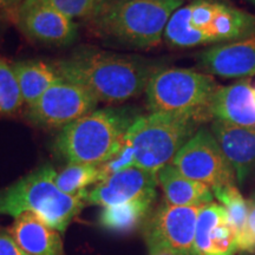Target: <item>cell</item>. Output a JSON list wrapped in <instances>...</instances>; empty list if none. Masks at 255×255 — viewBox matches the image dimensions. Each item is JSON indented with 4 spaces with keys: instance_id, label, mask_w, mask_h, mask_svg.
Listing matches in <instances>:
<instances>
[{
    "instance_id": "cb8c5ba5",
    "label": "cell",
    "mask_w": 255,
    "mask_h": 255,
    "mask_svg": "<svg viewBox=\"0 0 255 255\" xmlns=\"http://www.w3.org/2000/svg\"><path fill=\"white\" fill-rule=\"evenodd\" d=\"M103 0H24L19 6L43 5L55 8L66 17L87 19L95 13ZM18 6V7H19Z\"/></svg>"
},
{
    "instance_id": "ffe728a7",
    "label": "cell",
    "mask_w": 255,
    "mask_h": 255,
    "mask_svg": "<svg viewBox=\"0 0 255 255\" xmlns=\"http://www.w3.org/2000/svg\"><path fill=\"white\" fill-rule=\"evenodd\" d=\"M155 199L156 196H146L120 206L105 207L100 214L101 226L117 233L131 232L146 219Z\"/></svg>"
},
{
    "instance_id": "6da1fadb",
    "label": "cell",
    "mask_w": 255,
    "mask_h": 255,
    "mask_svg": "<svg viewBox=\"0 0 255 255\" xmlns=\"http://www.w3.org/2000/svg\"><path fill=\"white\" fill-rule=\"evenodd\" d=\"M59 78L87 89L98 102L122 103L145 91L156 70L146 60L95 49H79L52 64Z\"/></svg>"
},
{
    "instance_id": "9c48e42d",
    "label": "cell",
    "mask_w": 255,
    "mask_h": 255,
    "mask_svg": "<svg viewBox=\"0 0 255 255\" xmlns=\"http://www.w3.org/2000/svg\"><path fill=\"white\" fill-rule=\"evenodd\" d=\"M98 100L87 89L60 78L28 107L27 119L44 128H65L94 113Z\"/></svg>"
},
{
    "instance_id": "ac0fdd59",
    "label": "cell",
    "mask_w": 255,
    "mask_h": 255,
    "mask_svg": "<svg viewBox=\"0 0 255 255\" xmlns=\"http://www.w3.org/2000/svg\"><path fill=\"white\" fill-rule=\"evenodd\" d=\"M158 184L170 205L202 207L214 202L212 188L181 174L173 164H167L157 173Z\"/></svg>"
},
{
    "instance_id": "44dd1931",
    "label": "cell",
    "mask_w": 255,
    "mask_h": 255,
    "mask_svg": "<svg viewBox=\"0 0 255 255\" xmlns=\"http://www.w3.org/2000/svg\"><path fill=\"white\" fill-rule=\"evenodd\" d=\"M100 165L95 164H68L56 176V184L68 195H79L87 191L90 184L101 182Z\"/></svg>"
},
{
    "instance_id": "8992f818",
    "label": "cell",
    "mask_w": 255,
    "mask_h": 255,
    "mask_svg": "<svg viewBox=\"0 0 255 255\" xmlns=\"http://www.w3.org/2000/svg\"><path fill=\"white\" fill-rule=\"evenodd\" d=\"M208 121L212 116L207 111L141 115L124 141L132 148L136 167L157 174Z\"/></svg>"
},
{
    "instance_id": "e0dca14e",
    "label": "cell",
    "mask_w": 255,
    "mask_h": 255,
    "mask_svg": "<svg viewBox=\"0 0 255 255\" xmlns=\"http://www.w3.org/2000/svg\"><path fill=\"white\" fill-rule=\"evenodd\" d=\"M7 233L30 255H64L59 232L47 226L33 213L25 212L17 216Z\"/></svg>"
},
{
    "instance_id": "7402d4cb",
    "label": "cell",
    "mask_w": 255,
    "mask_h": 255,
    "mask_svg": "<svg viewBox=\"0 0 255 255\" xmlns=\"http://www.w3.org/2000/svg\"><path fill=\"white\" fill-rule=\"evenodd\" d=\"M213 194L219 200L220 205L227 210L228 218L239 235L247 225L248 201L241 195L237 184L215 188L213 189Z\"/></svg>"
},
{
    "instance_id": "83f0119b",
    "label": "cell",
    "mask_w": 255,
    "mask_h": 255,
    "mask_svg": "<svg viewBox=\"0 0 255 255\" xmlns=\"http://www.w3.org/2000/svg\"><path fill=\"white\" fill-rule=\"evenodd\" d=\"M0 255H30L18 246L8 233H0Z\"/></svg>"
},
{
    "instance_id": "4fadbf2b",
    "label": "cell",
    "mask_w": 255,
    "mask_h": 255,
    "mask_svg": "<svg viewBox=\"0 0 255 255\" xmlns=\"http://www.w3.org/2000/svg\"><path fill=\"white\" fill-rule=\"evenodd\" d=\"M17 23L25 36L47 45L65 46L77 37L75 21L47 6H19Z\"/></svg>"
},
{
    "instance_id": "603a6c76",
    "label": "cell",
    "mask_w": 255,
    "mask_h": 255,
    "mask_svg": "<svg viewBox=\"0 0 255 255\" xmlns=\"http://www.w3.org/2000/svg\"><path fill=\"white\" fill-rule=\"evenodd\" d=\"M24 103L12 65L0 59V113L13 114Z\"/></svg>"
},
{
    "instance_id": "9a60e30c",
    "label": "cell",
    "mask_w": 255,
    "mask_h": 255,
    "mask_svg": "<svg viewBox=\"0 0 255 255\" xmlns=\"http://www.w3.org/2000/svg\"><path fill=\"white\" fill-rule=\"evenodd\" d=\"M209 129L242 184L255 171V128L213 120Z\"/></svg>"
},
{
    "instance_id": "8fae6325",
    "label": "cell",
    "mask_w": 255,
    "mask_h": 255,
    "mask_svg": "<svg viewBox=\"0 0 255 255\" xmlns=\"http://www.w3.org/2000/svg\"><path fill=\"white\" fill-rule=\"evenodd\" d=\"M157 174L131 167L111 175L87 194V203L105 207L120 206L146 196H156Z\"/></svg>"
},
{
    "instance_id": "52a82bcc",
    "label": "cell",
    "mask_w": 255,
    "mask_h": 255,
    "mask_svg": "<svg viewBox=\"0 0 255 255\" xmlns=\"http://www.w3.org/2000/svg\"><path fill=\"white\" fill-rule=\"evenodd\" d=\"M220 85L212 75L189 69H159L145 88L150 113L207 111Z\"/></svg>"
},
{
    "instance_id": "4316f807",
    "label": "cell",
    "mask_w": 255,
    "mask_h": 255,
    "mask_svg": "<svg viewBox=\"0 0 255 255\" xmlns=\"http://www.w3.org/2000/svg\"><path fill=\"white\" fill-rule=\"evenodd\" d=\"M144 237L148 246V255H180L150 233L144 232Z\"/></svg>"
},
{
    "instance_id": "ba28073f",
    "label": "cell",
    "mask_w": 255,
    "mask_h": 255,
    "mask_svg": "<svg viewBox=\"0 0 255 255\" xmlns=\"http://www.w3.org/2000/svg\"><path fill=\"white\" fill-rule=\"evenodd\" d=\"M175 168L191 180L215 188L234 186L237 177L210 129L201 127L178 150L173 161Z\"/></svg>"
},
{
    "instance_id": "5b68a950",
    "label": "cell",
    "mask_w": 255,
    "mask_h": 255,
    "mask_svg": "<svg viewBox=\"0 0 255 255\" xmlns=\"http://www.w3.org/2000/svg\"><path fill=\"white\" fill-rule=\"evenodd\" d=\"M57 173L50 164L41 165L0 191V214H36L47 226L64 233L70 222L84 209L88 190L68 195L56 184Z\"/></svg>"
},
{
    "instance_id": "3957f363",
    "label": "cell",
    "mask_w": 255,
    "mask_h": 255,
    "mask_svg": "<svg viewBox=\"0 0 255 255\" xmlns=\"http://www.w3.org/2000/svg\"><path fill=\"white\" fill-rule=\"evenodd\" d=\"M255 34V15L219 0H194L174 12L163 38L168 45L188 49L219 45Z\"/></svg>"
},
{
    "instance_id": "7a4b0ae2",
    "label": "cell",
    "mask_w": 255,
    "mask_h": 255,
    "mask_svg": "<svg viewBox=\"0 0 255 255\" xmlns=\"http://www.w3.org/2000/svg\"><path fill=\"white\" fill-rule=\"evenodd\" d=\"M183 0H103L87 24L97 36L133 49L158 45Z\"/></svg>"
},
{
    "instance_id": "30bf717a",
    "label": "cell",
    "mask_w": 255,
    "mask_h": 255,
    "mask_svg": "<svg viewBox=\"0 0 255 255\" xmlns=\"http://www.w3.org/2000/svg\"><path fill=\"white\" fill-rule=\"evenodd\" d=\"M201 207L174 206L167 201L146 220L144 232L155 235L180 255L194 254L196 225Z\"/></svg>"
},
{
    "instance_id": "277c9868",
    "label": "cell",
    "mask_w": 255,
    "mask_h": 255,
    "mask_svg": "<svg viewBox=\"0 0 255 255\" xmlns=\"http://www.w3.org/2000/svg\"><path fill=\"white\" fill-rule=\"evenodd\" d=\"M139 116L131 107L95 110L63 128L56 138V151L69 164H103L119 152Z\"/></svg>"
},
{
    "instance_id": "1f68e13d",
    "label": "cell",
    "mask_w": 255,
    "mask_h": 255,
    "mask_svg": "<svg viewBox=\"0 0 255 255\" xmlns=\"http://www.w3.org/2000/svg\"><path fill=\"white\" fill-rule=\"evenodd\" d=\"M254 196H255V195H254Z\"/></svg>"
},
{
    "instance_id": "2e32d148",
    "label": "cell",
    "mask_w": 255,
    "mask_h": 255,
    "mask_svg": "<svg viewBox=\"0 0 255 255\" xmlns=\"http://www.w3.org/2000/svg\"><path fill=\"white\" fill-rule=\"evenodd\" d=\"M213 120L255 128V84L252 78H241L231 85L220 87L209 105Z\"/></svg>"
},
{
    "instance_id": "d6986e66",
    "label": "cell",
    "mask_w": 255,
    "mask_h": 255,
    "mask_svg": "<svg viewBox=\"0 0 255 255\" xmlns=\"http://www.w3.org/2000/svg\"><path fill=\"white\" fill-rule=\"evenodd\" d=\"M24 102L28 107L33 105L41 95L59 81L52 65L38 60H24L12 65Z\"/></svg>"
},
{
    "instance_id": "7c38bea8",
    "label": "cell",
    "mask_w": 255,
    "mask_h": 255,
    "mask_svg": "<svg viewBox=\"0 0 255 255\" xmlns=\"http://www.w3.org/2000/svg\"><path fill=\"white\" fill-rule=\"evenodd\" d=\"M197 65L222 78H248L255 75V34L219 44L197 55Z\"/></svg>"
},
{
    "instance_id": "484cf974",
    "label": "cell",
    "mask_w": 255,
    "mask_h": 255,
    "mask_svg": "<svg viewBox=\"0 0 255 255\" xmlns=\"http://www.w3.org/2000/svg\"><path fill=\"white\" fill-rule=\"evenodd\" d=\"M248 201V220L247 225L238 235L239 252L255 253V196Z\"/></svg>"
},
{
    "instance_id": "d4e9b609",
    "label": "cell",
    "mask_w": 255,
    "mask_h": 255,
    "mask_svg": "<svg viewBox=\"0 0 255 255\" xmlns=\"http://www.w3.org/2000/svg\"><path fill=\"white\" fill-rule=\"evenodd\" d=\"M135 155H133L132 148L128 143L124 141L121 149L116 155H114L109 161L100 165L101 169V181L105 180L107 177L111 176V175L119 173L124 169L135 167Z\"/></svg>"
},
{
    "instance_id": "5bb4252c",
    "label": "cell",
    "mask_w": 255,
    "mask_h": 255,
    "mask_svg": "<svg viewBox=\"0 0 255 255\" xmlns=\"http://www.w3.org/2000/svg\"><path fill=\"white\" fill-rule=\"evenodd\" d=\"M238 252V234L228 218L227 210L216 202L201 207L194 254L235 255Z\"/></svg>"
},
{
    "instance_id": "f546056e",
    "label": "cell",
    "mask_w": 255,
    "mask_h": 255,
    "mask_svg": "<svg viewBox=\"0 0 255 255\" xmlns=\"http://www.w3.org/2000/svg\"><path fill=\"white\" fill-rule=\"evenodd\" d=\"M23 1H24V0H18V6H19V5H20V4H21V2H23Z\"/></svg>"
},
{
    "instance_id": "f1b7e54d",
    "label": "cell",
    "mask_w": 255,
    "mask_h": 255,
    "mask_svg": "<svg viewBox=\"0 0 255 255\" xmlns=\"http://www.w3.org/2000/svg\"><path fill=\"white\" fill-rule=\"evenodd\" d=\"M11 7H18V0H0V12Z\"/></svg>"
},
{
    "instance_id": "4dcf8cb0",
    "label": "cell",
    "mask_w": 255,
    "mask_h": 255,
    "mask_svg": "<svg viewBox=\"0 0 255 255\" xmlns=\"http://www.w3.org/2000/svg\"><path fill=\"white\" fill-rule=\"evenodd\" d=\"M251 2H253V4H255V0H250Z\"/></svg>"
}]
</instances>
